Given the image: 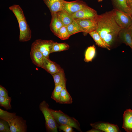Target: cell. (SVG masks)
I'll return each mask as SVG.
<instances>
[{
	"label": "cell",
	"instance_id": "obj_1",
	"mask_svg": "<svg viewBox=\"0 0 132 132\" xmlns=\"http://www.w3.org/2000/svg\"><path fill=\"white\" fill-rule=\"evenodd\" d=\"M96 18L97 22L96 31L110 47L122 29L115 21L113 10L100 15L98 14Z\"/></svg>",
	"mask_w": 132,
	"mask_h": 132
},
{
	"label": "cell",
	"instance_id": "obj_2",
	"mask_svg": "<svg viewBox=\"0 0 132 132\" xmlns=\"http://www.w3.org/2000/svg\"><path fill=\"white\" fill-rule=\"evenodd\" d=\"M14 13L18 21L20 29L19 41L27 42L30 40L31 31L26 20L23 10L18 5H14L9 8Z\"/></svg>",
	"mask_w": 132,
	"mask_h": 132
},
{
	"label": "cell",
	"instance_id": "obj_3",
	"mask_svg": "<svg viewBox=\"0 0 132 132\" xmlns=\"http://www.w3.org/2000/svg\"><path fill=\"white\" fill-rule=\"evenodd\" d=\"M49 105L45 101L40 104V110L43 114L45 120V126L46 131L49 132H57L58 126L52 114Z\"/></svg>",
	"mask_w": 132,
	"mask_h": 132
},
{
	"label": "cell",
	"instance_id": "obj_4",
	"mask_svg": "<svg viewBox=\"0 0 132 132\" xmlns=\"http://www.w3.org/2000/svg\"><path fill=\"white\" fill-rule=\"evenodd\" d=\"M51 111L57 124L60 125H66L74 128L82 132L78 121L75 118L69 116L60 110H54L50 109Z\"/></svg>",
	"mask_w": 132,
	"mask_h": 132
},
{
	"label": "cell",
	"instance_id": "obj_5",
	"mask_svg": "<svg viewBox=\"0 0 132 132\" xmlns=\"http://www.w3.org/2000/svg\"><path fill=\"white\" fill-rule=\"evenodd\" d=\"M54 42L52 40L37 39L32 44L31 48L39 51L44 57L49 58V55L51 53L52 47Z\"/></svg>",
	"mask_w": 132,
	"mask_h": 132
},
{
	"label": "cell",
	"instance_id": "obj_6",
	"mask_svg": "<svg viewBox=\"0 0 132 132\" xmlns=\"http://www.w3.org/2000/svg\"><path fill=\"white\" fill-rule=\"evenodd\" d=\"M114 15L117 24L122 29H128L132 22V17L128 13L116 8L114 9Z\"/></svg>",
	"mask_w": 132,
	"mask_h": 132
},
{
	"label": "cell",
	"instance_id": "obj_7",
	"mask_svg": "<svg viewBox=\"0 0 132 132\" xmlns=\"http://www.w3.org/2000/svg\"><path fill=\"white\" fill-rule=\"evenodd\" d=\"M88 6L85 2L80 0L67 1L64 0L62 3V10L71 15L79 10Z\"/></svg>",
	"mask_w": 132,
	"mask_h": 132
},
{
	"label": "cell",
	"instance_id": "obj_8",
	"mask_svg": "<svg viewBox=\"0 0 132 132\" xmlns=\"http://www.w3.org/2000/svg\"><path fill=\"white\" fill-rule=\"evenodd\" d=\"M96 17L91 18L74 19L83 29V33L86 35L96 30L97 22Z\"/></svg>",
	"mask_w": 132,
	"mask_h": 132
},
{
	"label": "cell",
	"instance_id": "obj_9",
	"mask_svg": "<svg viewBox=\"0 0 132 132\" xmlns=\"http://www.w3.org/2000/svg\"><path fill=\"white\" fill-rule=\"evenodd\" d=\"M7 121L11 132H27L26 121L21 117L16 115L12 119Z\"/></svg>",
	"mask_w": 132,
	"mask_h": 132
},
{
	"label": "cell",
	"instance_id": "obj_10",
	"mask_svg": "<svg viewBox=\"0 0 132 132\" xmlns=\"http://www.w3.org/2000/svg\"><path fill=\"white\" fill-rule=\"evenodd\" d=\"M96 11L88 6L79 10L71 16L74 19L94 18L97 15Z\"/></svg>",
	"mask_w": 132,
	"mask_h": 132
},
{
	"label": "cell",
	"instance_id": "obj_11",
	"mask_svg": "<svg viewBox=\"0 0 132 132\" xmlns=\"http://www.w3.org/2000/svg\"><path fill=\"white\" fill-rule=\"evenodd\" d=\"M51 75L61 72L63 69L56 63L51 61L49 58L44 57L42 65L41 67Z\"/></svg>",
	"mask_w": 132,
	"mask_h": 132
},
{
	"label": "cell",
	"instance_id": "obj_12",
	"mask_svg": "<svg viewBox=\"0 0 132 132\" xmlns=\"http://www.w3.org/2000/svg\"><path fill=\"white\" fill-rule=\"evenodd\" d=\"M90 125L93 128L106 132H120L117 125L104 122H96L91 123Z\"/></svg>",
	"mask_w": 132,
	"mask_h": 132
},
{
	"label": "cell",
	"instance_id": "obj_13",
	"mask_svg": "<svg viewBox=\"0 0 132 132\" xmlns=\"http://www.w3.org/2000/svg\"><path fill=\"white\" fill-rule=\"evenodd\" d=\"M63 0H43V1L52 14L62 10V3Z\"/></svg>",
	"mask_w": 132,
	"mask_h": 132
},
{
	"label": "cell",
	"instance_id": "obj_14",
	"mask_svg": "<svg viewBox=\"0 0 132 132\" xmlns=\"http://www.w3.org/2000/svg\"><path fill=\"white\" fill-rule=\"evenodd\" d=\"M122 127L127 132H132V110L129 109L124 112Z\"/></svg>",
	"mask_w": 132,
	"mask_h": 132
},
{
	"label": "cell",
	"instance_id": "obj_15",
	"mask_svg": "<svg viewBox=\"0 0 132 132\" xmlns=\"http://www.w3.org/2000/svg\"><path fill=\"white\" fill-rule=\"evenodd\" d=\"M30 56L33 63L37 66L41 67L44 61V56L37 50L31 48Z\"/></svg>",
	"mask_w": 132,
	"mask_h": 132
},
{
	"label": "cell",
	"instance_id": "obj_16",
	"mask_svg": "<svg viewBox=\"0 0 132 132\" xmlns=\"http://www.w3.org/2000/svg\"><path fill=\"white\" fill-rule=\"evenodd\" d=\"M51 15L52 18L50 25V28L54 34L57 36L59 30L63 25L56 13Z\"/></svg>",
	"mask_w": 132,
	"mask_h": 132
},
{
	"label": "cell",
	"instance_id": "obj_17",
	"mask_svg": "<svg viewBox=\"0 0 132 132\" xmlns=\"http://www.w3.org/2000/svg\"><path fill=\"white\" fill-rule=\"evenodd\" d=\"M118 36L123 43L130 46L132 49V36L128 28L122 29L120 32Z\"/></svg>",
	"mask_w": 132,
	"mask_h": 132
},
{
	"label": "cell",
	"instance_id": "obj_18",
	"mask_svg": "<svg viewBox=\"0 0 132 132\" xmlns=\"http://www.w3.org/2000/svg\"><path fill=\"white\" fill-rule=\"evenodd\" d=\"M89 34L93 38L96 44L98 46L109 50H110V47L96 30L91 32Z\"/></svg>",
	"mask_w": 132,
	"mask_h": 132
},
{
	"label": "cell",
	"instance_id": "obj_19",
	"mask_svg": "<svg viewBox=\"0 0 132 132\" xmlns=\"http://www.w3.org/2000/svg\"><path fill=\"white\" fill-rule=\"evenodd\" d=\"M56 13L64 26H67L74 19L71 15L64 10L60 11Z\"/></svg>",
	"mask_w": 132,
	"mask_h": 132
},
{
	"label": "cell",
	"instance_id": "obj_20",
	"mask_svg": "<svg viewBox=\"0 0 132 132\" xmlns=\"http://www.w3.org/2000/svg\"><path fill=\"white\" fill-rule=\"evenodd\" d=\"M52 75L54 80L55 86L60 85L66 88V79L64 72L57 73Z\"/></svg>",
	"mask_w": 132,
	"mask_h": 132
},
{
	"label": "cell",
	"instance_id": "obj_21",
	"mask_svg": "<svg viewBox=\"0 0 132 132\" xmlns=\"http://www.w3.org/2000/svg\"><path fill=\"white\" fill-rule=\"evenodd\" d=\"M66 27L70 36L79 32H83V29L74 19Z\"/></svg>",
	"mask_w": 132,
	"mask_h": 132
},
{
	"label": "cell",
	"instance_id": "obj_22",
	"mask_svg": "<svg viewBox=\"0 0 132 132\" xmlns=\"http://www.w3.org/2000/svg\"><path fill=\"white\" fill-rule=\"evenodd\" d=\"M72 99L66 88L62 89L59 103L60 104H70L72 103Z\"/></svg>",
	"mask_w": 132,
	"mask_h": 132
},
{
	"label": "cell",
	"instance_id": "obj_23",
	"mask_svg": "<svg viewBox=\"0 0 132 132\" xmlns=\"http://www.w3.org/2000/svg\"><path fill=\"white\" fill-rule=\"evenodd\" d=\"M115 8L126 13L130 8L126 0H111Z\"/></svg>",
	"mask_w": 132,
	"mask_h": 132
},
{
	"label": "cell",
	"instance_id": "obj_24",
	"mask_svg": "<svg viewBox=\"0 0 132 132\" xmlns=\"http://www.w3.org/2000/svg\"><path fill=\"white\" fill-rule=\"evenodd\" d=\"M96 54V48L94 45L88 47L85 53L84 61L86 62L91 61Z\"/></svg>",
	"mask_w": 132,
	"mask_h": 132
},
{
	"label": "cell",
	"instance_id": "obj_25",
	"mask_svg": "<svg viewBox=\"0 0 132 132\" xmlns=\"http://www.w3.org/2000/svg\"><path fill=\"white\" fill-rule=\"evenodd\" d=\"M69 45L65 43H58L55 42L53 44L51 53L59 52L68 49Z\"/></svg>",
	"mask_w": 132,
	"mask_h": 132
},
{
	"label": "cell",
	"instance_id": "obj_26",
	"mask_svg": "<svg viewBox=\"0 0 132 132\" xmlns=\"http://www.w3.org/2000/svg\"><path fill=\"white\" fill-rule=\"evenodd\" d=\"M64 87L60 85L55 86L54 89L51 96V98L57 103H59L61 91Z\"/></svg>",
	"mask_w": 132,
	"mask_h": 132
},
{
	"label": "cell",
	"instance_id": "obj_27",
	"mask_svg": "<svg viewBox=\"0 0 132 132\" xmlns=\"http://www.w3.org/2000/svg\"><path fill=\"white\" fill-rule=\"evenodd\" d=\"M15 113H11L0 109V118L7 121L13 119L16 116Z\"/></svg>",
	"mask_w": 132,
	"mask_h": 132
},
{
	"label": "cell",
	"instance_id": "obj_28",
	"mask_svg": "<svg viewBox=\"0 0 132 132\" xmlns=\"http://www.w3.org/2000/svg\"><path fill=\"white\" fill-rule=\"evenodd\" d=\"M56 36L62 40L68 39L70 36L67 27L63 25L61 27L59 30Z\"/></svg>",
	"mask_w": 132,
	"mask_h": 132
},
{
	"label": "cell",
	"instance_id": "obj_29",
	"mask_svg": "<svg viewBox=\"0 0 132 132\" xmlns=\"http://www.w3.org/2000/svg\"><path fill=\"white\" fill-rule=\"evenodd\" d=\"M11 98L9 96L3 97L0 96V105L7 110H10L11 108Z\"/></svg>",
	"mask_w": 132,
	"mask_h": 132
},
{
	"label": "cell",
	"instance_id": "obj_30",
	"mask_svg": "<svg viewBox=\"0 0 132 132\" xmlns=\"http://www.w3.org/2000/svg\"><path fill=\"white\" fill-rule=\"evenodd\" d=\"M0 132H11L10 126L8 121L0 119Z\"/></svg>",
	"mask_w": 132,
	"mask_h": 132
},
{
	"label": "cell",
	"instance_id": "obj_31",
	"mask_svg": "<svg viewBox=\"0 0 132 132\" xmlns=\"http://www.w3.org/2000/svg\"><path fill=\"white\" fill-rule=\"evenodd\" d=\"M58 127L59 129L65 132H74L72 127L68 125H60L58 126Z\"/></svg>",
	"mask_w": 132,
	"mask_h": 132
},
{
	"label": "cell",
	"instance_id": "obj_32",
	"mask_svg": "<svg viewBox=\"0 0 132 132\" xmlns=\"http://www.w3.org/2000/svg\"><path fill=\"white\" fill-rule=\"evenodd\" d=\"M0 96L3 97L9 96L7 90L1 85L0 86Z\"/></svg>",
	"mask_w": 132,
	"mask_h": 132
},
{
	"label": "cell",
	"instance_id": "obj_33",
	"mask_svg": "<svg viewBox=\"0 0 132 132\" xmlns=\"http://www.w3.org/2000/svg\"><path fill=\"white\" fill-rule=\"evenodd\" d=\"M87 132H102L99 129L95 128H93L92 129L87 131Z\"/></svg>",
	"mask_w": 132,
	"mask_h": 132
},
{
	"label": "cell",
	"instance_id": "obj_34",
	"mask_svg": "<svg viewBox=\"0 0 132 132\" xmlns=\"http://www.w3.org/2000/svg\"><path fill=\"white\" fill-rule=\"evenodd\" d=\"M126 13L129 14L132 18V8H130Z\"/></svg>",
	"mask_w": 132,
	"mask_h": 132
},
{
	"label": "cell",
	"instance_id": "obj_35",
	"mask_svg": "<svg viewBox=\"0 0 132 132\" xmlns=\"http://www.w3.org/2000/svg\"><path fill=\"white\" fill-rule=\"evenodd\" d=\"M131 34H132V22L131 23V24L130 26V27H129V28H128Z\"/></svg>",
	"mask_w": 132,
	"mask_h": 132
},
{
	"label": "cell",
	"instance_id": "obj_36",
	"mask_svg": "<svg viewBox=\"0 0 132 132\" xmlns=\"http://www.w3.org/2000/svg\"><path fill=\"white\" fill-rule=\"evenodd\" d=\"M128 5L132 3V0H126Z\"/></svg>",
	"mask_w": 132,
	"mask_h": 132
},
{
	"label": "cell",
	"instance_id": "obj_37",
	"mask_svg": "<svg viewBox=\"0 0 132 132\" xmlns=\"http://www.w3.org/2000/svg\"><path fill=\"white\" fill-rule=\"evenodd\" d=\"M128 6L130 8H132V3L128 5Z\"/></svg>",
	"mask_w": 132,
	"mask_h": 132
},
{
	"label": "cell",
	"instance_id": "obj_38",
	"mask_svg": "<svg viewBox=\"0 0 132 132\" xmlns=\"http://www.w3.org/2000/svg\"><path fill=\"white\" fill-rule=\"evenodd\" d=\"M99 2H100L102 1L103 0H97Z\"/></svg>",
	"mask_w": 132,
	"mask_h": 132
},
{
	"label": "cell",
	"instance_id": "obj_39",
	"mask_svg": "<svg viewBox=\"0 0 132 132\" xmlns=\"http://www.w3.org/2000/svg\"><path fill=\"white\" fill-rule=\"evenodd\" d=\"M131 36H132V34H131Z\"/></svg>",
	"mask_w": 132,
	"mask_h": 132
}]
</instances>
